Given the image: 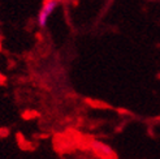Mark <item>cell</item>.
Segmentation results:
<instances>
[{"instance_id":"1","label":"cell","mask_w":160,"mask_h":159,"mask_svg":"<svg viewBox=\"0 0 160 159\" xmlns=\"http://www.w3.org/2000/svg\"><path fill=\"white\" fill-rule=\"evenodd\" d=\"M59 4V0H44L43 5H42V9L39 12L38 16V23L39 26H46L47 21H48V17L51 16V13L55 11V8L58 7Z\"/></svg>"}]
</instances>
